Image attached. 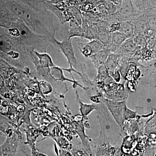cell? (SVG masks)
<instances>
[{
  "label": "cell",
  "instance_id": "1",
  "mask_svg": "<svg viewBox=\"0 0 156 156\" xmlns=\"http://www.w3.org/2000/svg\"><path fill=\"white\" fill-rule=\"evenodd\" d=\"M143 13L134 7L131 0H123L115 14L119 21L121 22L132 21Z\"/></svg>",
  "mask_w": 156,
  "mask_h": 156
},
{
  "label": "cell",
  "instance_id": "2",
  "mask_svg": "<svg viewBox=\"0 0 156 156\" xmlns=\"http://www.w3.org/2000/svg\"><path fill=\"white\" fill-rule=\"evenodd\" d=\"M54 41L56 42V44L58 46L59 50H61L62 53L64 54L67 58L69 65H72L73 67H76V60L73 48L72 40L68 39V40L63 41L62 42L58 41L54 37Z\"/></svg>",
  "mask_w": 156,
  "mask_h": 156
},
{
  "label": "cell",
  "instance_id": "3",
  "mask_svg": "<svg viewBox=\"0 0 156 156\" xmlns=\"http://www.w3.org/2000/svg\"><path fill=\"white\" fill-rule=\"evenodd\" d=\"M19 139L16 134L7 137L1 146L2 156H16L18 149Z\"/></svg>",
  "mask_w": 156,
  "mask_h": 156
},
{
  "label": "cell",
  "instance_id": "4",
  "mask_svg": "<svg viewBox=\"0 0 156 156\" xmlns=\"http://www.w3.org/2000/svg\"><path fill=\"white\" fill-rule=\"evenodd\" d=\"M140 47L136 46L133 41V37L127 39L119 48L116 53L123 56L132 58Z\"/></svg>",
  "mask_w": 156,
  "mask_h": 156
},
{
  "label": "cell",
  "instance_id": "5",
  "mask_svg": "<svg viewBox=\"0 0 156 156\" xmlns=\"http://www.w3.org/2000/svg\"><path fill=\"white\" fill-rule=\"evenodd\" d=\"M49 69V75L53 80L56 81H61V82L68 81V82L73 83V86L74 87L76 86V87L77 86H80L82 89H85V88L79 83L77 81H74L73 80H70V79L65 77L63 71H62L63 70L62 68H60L55 66L50 68Z\"/></svg>",
  "mask_w": 156,
  "mask_h": 156
},
{
  "label": "cell",
  "instance_id": "6",
  "mask_svg": "<svg viewBox=\"0 0 156 156\" xmlns=\"http://www.w3.org/2000/svg\"><path fill=\"white\" fill-rule=\"evenodd\" d=\"M127 38L126 36L119 31L116 32L111 34V43L109 50L112 53H116L123 43Z\"/></svg>",
  "mask_w": 156,
  "mask_h": 156
},
{
  "label": "cell",
  "instance_id": "7",
  "mask_svg": "<svg viewBox=\"0 0 156 156\" xmlns=\"http://www.w3.org/2000/svg\"><path fill=\"white\" fill-rule=\"evenodd\" d=\"M110 53V51L108 48H104L103 50L93 54L89 58H91L95 67L98 68L101 66L105 64L108 56Z\"/></svg>",
  "mask_w": 156,
  "mask_h": 156
},
{
  "label": "cell",
  "instance_id": "8",
  "mask_svg": "<svg viewBox=\"0 0 156 156\" xmlns=\"http://www.w3.org/2000/svg\"><path fill=\"white\" fill-rule=\"evenodd\" d=\"M122 57V56L119 53L111 52L109 54L105 64L109 72L112 71L119 68Z\"/></svg>",
  "mask_w": 156,
  "mask_h": 156
},
{
  "label": "cell",
  "instance_id": "9",
  "mask_svg": "<svg viewBox=\"0 0 156 156\" xmlns=\"http://www.w3.org/2000/svg\"><path fill=\"white\" fill-rule=\"evenodd\" d=\"M119 31L126 36L127 38H130L134 35V27L132 21H122L120 22Z\"/></svg>",
  "mask_w": 156,
  "mask_h": 156
},
{
  "label": "cell",
  "instance_id": "10",
  "mask_svg": "<svg viewBox=\"0 0 156 156\" xmlns=\"http://www.w3.org/2000/svg\"><path fill=\"white\" fill-rule=\"evenodd\" d=\"M35 53L38 58L39 63L43 67L49 69L56 66L53 63L52 58L48 54L46 53H39L37 51H35Z\"/></svg>",
  "mask_w": 156,
  "mask_h": 156
},
{
  "label": "cell",
  "instance_id": "11",
  "mask_svg": "<svg viewBox=\"0 0 156 156\" xmlns=\"http://www.w3.org/2000/svg\"><path fill=\"white\" fill-rule=\"evenodd\" d=\"M76 94L77 100H78V103L80 105V111L83 116H87L91 112H92V111L96 109V108L93 105L87 104L83 103L79 98V95L77 92Z\"/></svg>",
  "mask_w": 156,
  "mask_h": 156
},
{
  "label": "cell",
  "instance_id": "12",
  "mask_svg": "<svg viewBox=\"0 0 156 156\" xmlns=\"http://www.w3.org/2000/svg\"><path fill=\"white\" fill-rule=\"evenodd\" d=\"M131 2L140 12H144L151 9L150 0H131Z\"/></svg>",
  "mask_w": 156,
  "mask_h": 156
},
{
  "label": "cell",
  "instance_id": "13",
  "mask_svg": "<svg viewBox=\"0 0 156 156\" xmlns=\"http://www.w3.org/2000/svg\"><path fill=\"white\" fill-rule=\"evenodd\" d=\"M90 46L92 49V55L100 52L103 50L104 48V45L97 39L92 40L89 43H87Z\"/></svg>",
  "mask_w": 156,
  "mask_h": 156
},
{
  "label": "cell",
  "instance_id": "14",
  "mask_svg": "<svg viewBox=\"0 0 156 156\" xmlns=\"http://www.w3.org/2000/svg\"><path fill=\"white\" fill-rule=\"evenodd\" d=\"M133 41L136 46L141 48L147 47V40L144 37L139 35H134L133 37Z\"/></svg>",
  "mask_w": 156,
  "mask_h": 156
},
{
  "label": "cell",
  "instance_id": "15",
  "mask_svg": "<svg viewBox=\"0 0 156 156\" xmlns=\"http://www.w3.org/2000/svg\"><path fill=\"white\" fill-rule=\"evenodd\" d=\"M39 86H40V89L41 91L45 95H47L48 93H51L52 91V87L50 86V84H48L45 81H42L39 83Z\"/></svg>",
  "mask_w": 156,
  "mask_h": 156
},
{
  "label": "cell",
  "instance_id": "16",
  "mask_svg": "<svg viewBox=\"0 0 156 156\" xmlns=\"http://www.w3.org/2000/svg\"><path fill=\"white\" fill-rule=\"evenodd\" d=\"M120 28V22L115 21L109 23L108 25V30L111 34L119 31Z\"/></svg>",
  "mask_w": 156,
  "mask_h": 156
},
{
  "label": "cell",
  "instance_id": "17",
  "mask_svg": "<svg viewBox=\"0 0 156 156\" xmlns=\"http://www.w3.org/2000/svg\"><path fill=\"white\" fill-rule=\"evenodd\" d=\"M81 50L82 53L86 57H90L92 55V49L88 44L85 45Z\"/></svg>",
  "mask_w": 156,
  "mask_h": 156
},
{
  "label": "cell",
  "instance_id": "18",
  "mask_svg": "<svg viewBox=\"0 0 156 156\" xmlns=\"http://www.w3.org/2000/svg\"><path fill=\"white\" fill-rule=\"evenodd\" d=\"M109 73L111 76L116 82H118V83L120 82V80H121V74H120L119 68L112 71L109 72Z\"/></svg>",
  "mask_w": 156,
  "mask_h": 156
},
{
  "label": "cell",
  "instance_id": "19",
  "mask_svg": "<svg viewBox=\"0 0 156 156\" xmlns=\"http://www.w3.org/2000/svg\"><path fill=\"white\" fill-rule=\"evenodd\" d=\"M32 156H48L45 154L40 152L37 148L35 144H34L31 148Z\"/></svg>",
  "mask_w": 156,
  "mask_h": 156
},
{
  "label": "cell",
  "instance_id": "20",
  "mask_svg": "<svg viewBox=\"0 0 156 156\" xmlns=\"http://www.w3.org/2000/svg\"><path fill=\"white\" fill-rule=\"evenodd\" d=\"M9 31H10L11 34L14 37H18L20 35L19 30L17 28L11 29H9Z\"/></svg>",
  "mask_w": 156,
  "mask_h": 156
},
{
  "label": "cell",
  "instance_id": "21",
  "mask_svg": "<svg viewBox=\"0 0 156 156\" xmlns=\"http://www.w3.org/2000/svg\"><path fill=\"white\" fill-rule=\"evenodd\" d=\"M104 1H108V2H111L119 6L121 3V2L120 0H104Z\"/></svg>",
  "mask_w": 156,
  "mask_h": 156
},
{
  "label": "cell",
  "instance_id": "22",
  "mask_svg": "<svg viewBox=\"0 0 156 156\" xmlns=\"http://www.w3.org/2000/svg\"><path fill=\"white\" fill-rule=\"evenodd\" d=\"M151 9H156V0H150Z\"/></svg>",
  "mask_w": 156,
  "mask_h": 156
},
{
  "label": "cell",
  "instance_id": "23",
  "mask_svg": "<svg viewBox=\"0 0 156 156\" xmlns=\"http://www.w3.org/2000/svg\"><path fill=\"white\" fill-rule=\"evenodd\" d=\"M3 101L2 100V97H1V96H0V106H1V105H2Z\"/></svg>",
  "mask_w": 156,
  "mask_h": 156
},
{
  "label": "cell",
  "instance_id": "24",
  "mask_svg": "<svg viewBox=\"0 0 156 156\" xmlns=\"http://www.w3.org/2000/svg\"><path fill=\"white\" fill-rule=\"evenodd\" d=\"M0 156H2V148H1V146H0Z\"/></svg>",
  "mask_w": 156,
  "mask_h": 156
},
{
  "label": "cell",
  "instance_id": "25",
  "mask_svg": "<svg viewBox=\"0 0 156 156\" xmlns=\"http://www.w3.org/2000/svg\"><path fill=\"white\" fill-rule=\"evenodd\" d=\"M22 151L23 152V154H25L26 155V156H28L27 155V154L25 152H24V151Z\"/></svg>",
  "mask_w": 156,
  "mask_h": 156
}]
</instances>
